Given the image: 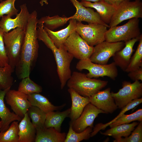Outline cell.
<instances>
[{
	"mask_svg": "<svg viewBox=\"0 0 142 142\" xmlns=\"http://www.w3.org/2000/svg\"><path fill=\"white\" fill-rule=\"evenodd\" d=\"M142 102L141 97L134 99L121 109L122 110L120 113L112 120L105 124L100 123L97 124L93 129V131L91 133V137H92L96 135L100 130L104 129L107 126H109L110 124L119 118L125 113L128 111L133 109Z\"/></svg>",
	"mask_w": 142,
	"mask_h": 142,
	"instance_id": "cell-28",
	"label": "cell"
},
{
	"mask_svg": "<svg viewBox=\"0 0 142 142\" xmlns=\"http://www.w3.org/2000/svg\"><path fill=\"white\" fill-rule=\"evenodd\" d=\"M89 98L90 103L106 114H111L118 108L111 95L109 88L99 91Z\"/></svg>",
	"mask_w": 142,
	"mask_h": 142,
	"instance_id": "cell-15",
	"label": "cell"
},
{
	"mask_svg": "<svg viewBox=\"0 0 142 142\" xmlns=\"http://www.w3.org/2000/svg\"><path fill=\"white\" fill-rule=\"evenodd\" d=\"M134 18H142V2L125 1L117 7L109 25L110 28L116 26L124 21Z\"/></svg>",
	"mask_w": 142,
	"mask_h": 142,
	"instance_id": "cell-6",
	"label": "cell"
},
{
	"mask_svg": "<svg viewBox=\"0 0 142 142\" xmlns=\"http://www.w3.org/2000/svg\"><path fill=\"white\" fill-rule=\"evenodd\" d=\"M139 19H129L124 24L110 27L105 35V41L109 42H125L139 37L141 34L139 26Z\"/></svg>",
	"mask_w": 142,
	"mask_h": 142,
	"instance_id": "cell-4",
	"label": "cell"
},
{
	"mask_svg": "<svg viewBox=\"0 0 142 142\" xmlns=\"http://www.w3.org/2000/svg\"><path fill=\"white\" fill-rule=\"evenodd\" d=\"M5 98L14 113L22 118L32 106L28 100V95L18 90L10 89L6 93Z\"/></svg>",
	"mask_w": 142,
	"mask_h": 142,
	"instance_id": "cell-12",
	"label": "cell"
},
{
	"mask_svg": "<svg viewBox=\"0 0 142 142\" xmlns=\"http://www.w3.org/2000/svg\"><path fill=\"white\" fill-rule=\"evenodd\" d=\"M108 3L117 7L122 2L127 0H105Z\"/></svg>",
	"mask_w": 142,
	"mask_h": 142,
	"instance_id": "cell-40",
	"label": "cell"
},
{
	"mask_svg": "<svg viewBox=\"0 0 142 142\" xmlns=\"http://www.w3.org/2000/svg\"><path fill=\"white\" fill-rule=\"evenodd\" d=\"M139 43L135 52L131 57L125 72L128 73L142 67V35L140 36Z\"/></svg>",
	"mask_w": 142,
	"mask_h": 142,
	"instance_id": "cell-32",
	"label": "cell"
},
{
	"mask_svg": "<svg viewBox=\"0 0 142 142\" xmlns=\"http://www.w3.org/2000/svg\"><path fill=\"white\" fill-rule=\"evenodd\" d=\"M107 27L99 23L84 24L77 22L75 31L89 45L94 46L105 41Z\"/></svg>",
	"mask_w": 142,
	"mask_h": 142,
	"instance_id": "cell-8",
	"label": "cell"
},
{
	"mask_svg": "<svg viewBox=\"0 0 142 142\" xmlns=\"http://www.w3.org/2000/svg\"><path fill=\"white\" fill-rule=\"evenodd\" d=\"M125 46L123 41L109 42L105 41L95 45L89 58L92 62L101 65L107 64L109 59Z\"/></svg>",
	"mask_w": 142,
	"mask_h": 142,
	"instance_id": "cell-11",
	"label": "cell"
},
{
	"mask_svg": "<svg viewBox=\"0 0 142 142\" xmlns=\"http://www.w3.org/2000/svg\"><path fill=\"white\" fill-rule=\"evenodd\" d=\"M0 1H2V0H0Z\"/></svg>",
	"mask_w": 142,
	"mask_h": 142,
	"instance_id": "cell-45",
	"label": "cell"
},
{
	"mask_svg": "<svg viewBox=\"0 0 142 142\" xmlns=\"http://www.w3.org/2000/svg\"><path fill=\"white\" fill-rule=\"evenodd\" d=\"M80 2L85 7L93 8L96 9L102 21L108 24L110 23L117 8L105 0L93 3L85 1H81Z\"/></svg>",
	"mask_w": 142,
	"mask_h": 142,
	"instance_id": "cell-18",
	"label": "cell"
},
{
	"mask_svg": "<svg viewBox=\"0 0 142 142\" xmlns=\"http://www.w3.org/2000/svg\"><path fill=\"white\" fill-rule=\"evenodd\" d=\"M100 113L106 114L90 103L85 106L79 117L70 124L75 132H81L88 127L93 128L94 121Z\"/></svg>",
	"mask_w": 142,
	"mask_h": 142,
	"instance_id": "cell-13",
	"label": "cell"
},
{
	"mask_svg": "<svg viewBox=\"0 0 142 142\" xmlns=\"http://www.w3.org/2000/svg\"><path fill=\"white\" fill-rule=\"evenodd\" d=\"M27 113L36 129L45 126L47 113L38 108L33 106L29 108Z\"/></svg>",
	"mask_w": 142,
	"mask_h": 142,
	"instance_id": "cell-29",
	"label": "cell"
},
{
	"mask_svg": "<svg viewBox=\"0 0 142 142\" xmlns=\"http://www.w3.org/2000/svg\"><path fill=\"white\" fill-rule=\"evenodd\" d=\"M68 87L80 95L89 97L100 91L108 81L88 77L84 73L74 72L67 82Z\"/></svg>",
	"mask_w": 142,
	"mask_h": 142,
	"instance_id": "cell-3",
	"label": "cell"
},
{
	"mask_svg": "<svg viewBox=\"0 0 142 142\" xmlns=\"http://www.w3.org/2000/svg\"><path fill=\"white\" fill-rule=\"evenodd\" d=\"M63 45L69 53L79 60L89 59L94 47L89 45L75 31L68 37Z\"/></svg>",
	"mask_w": 142,
	"mask_h": 142,
	"instance_id": "cell-10",
	"label": "cell"
},
{
	"mask_svg": "<svg viewBox=\"0 0 142 142\" xmlns=\"http://www.w3.org/2000/svg\"><path fill=\"white\" fill-rule=\"evenodd\" d=\"M81 1H85L89 2H95L103 0H81Z\"/></svg>",
	"mask_w": 142,
	"mask_h": 142,
	"instance_id": "cell-42",
	"label": "cell"
},
{
	"mask_svg": "<svg viewBox=\"0 0 142 142\" xmlns=\"http://www.w3.org/2000/svg\"><path fill=\"white\" fill-rule=\"evenodd\" d=\"M70 1L76 9L75 13L71 16V19L79 22L85 21L88 23L101 24L110 28L109 25L102 21L98 13L93 9L85 7L77 0Z\"/></svg>",
	"mask_w": 142,
	"mask_h": 142,
	"instance_id": "cell-16",
	"label": "cell"
},
{
	"mask_svg": "<svg viewBox=\"0 0 142 142\" xmlns=\"http://www.w3.org/2000/svg\"><path fill=\"white\" fill-rule=\"evenodd\" d=\"M19 124L18 121H13L9 128L0 133V142H18Z\"/></svg>",
	"mask_w": 142,
	"mask_h": 142,
	"instance_id": "cell-30",
	"label": "cell"
},
{
	"mask_svg": "<svg viewBox=\"0 0 142 142\" xmlns=\"http://www.w3.org/2000/svg\"><path fill=\"white\" fill-rule=\"evenodd\" d=\"M10 88L3 90L0 88V118L2 122L0 132L6 130L13 121L16 120L20 121L22 119L14 113L11 112L4 103V98L6 94Z\"/></svg>",
	"mask_w": 142,
	"mask_h": 142,
	"instance_id": "cell-19",
	"label": "cell"
},
{
	"mask_svg": "<svg viewBox=\"0 0 142 142\" xmlns=\"http://www.w3.org/2000/svg\"><path fill=\"white\" fill-rule=\"evenodd\" d=\"M66 28L57 31H53L44 27L48 36L54 44L58 48L63 45L70 35L75 31L77 21L71 19Z\"/></svg>",
	"mask_w": 142,
	"mask_h": 142,
	"instance_id": "cell-21",
	"label": "cell"
},
{
	"mask_svg": "<svg viewBox=\"0 0 142 142\" xmlns=\"http://www.w3.org/2000/svg\"><path fill=\"white\" fill-rule=\"evenodd\" d=\"M70 110V108H69L62 112L53 111L47 113L45 127L53 128L60 132L62 123L66 118L69 116Z\"/></svg>",
	"mask_w": 142,
	"mask_h": 142,
	"instance_id": "cell-26",
	"label": "cell"
},
{
	"mask_svg": "<svg viewBox=\"0 0 142 142\" xmlns=\"http://www.w3.org/2000/svg\"><path fill=\"white\" fill-rule=\"evenodd\" d=\"M140 36L125 42L124 47L116 52L113 56L114 62L116 65L124 71H125L129 64L134 51V46L138 41Z\"/></svg>",
	"mask_w": 142,
	"mask_h": 142,
	"instance_id": "cell-17",
	"label": "cell"
},
{
	"mask_svg": "<svg viewBox=\"0 0 142 142\" xmlns=\"http://www.w3.org/2000/svg\"><path fill=\"white\" fill-rule=\"evenodd\" d=\"M13 69L9 64L4 67H0V88L5 90L11 88L13 82L12 74Z\"/></svg>",
	"mask_w": 142,
	"mask_h": 142,
	"instance_id": "cell-34",
	"label": "cell"
},
{
	"mask_svg": "<svg viewBox=\"0 0 142 142\" xmlns=\"http://www.w3.org/2000/svg\"><path fill=\"white\" fill-rule=\"evenodd\" d=\"M71 98L72 106L69 115L72 123L80 116L85 106L90 103L89 98L81 96L73 89H68Z\"/></svg>",
	"mask_w": 142,
	"mask_h": 142,
	"instance_id": "cell-20",
	"label": "cell"
},
{
	"mask_svg": "<svg viewBox=\"0 0 142 142\" xmlns=\"http://www.w3.org/2000/svg\"><path fill=\"white\" fill-rule=\"evenodd\" d=\"M76 68L79 70H88L86 74L90 78L107 76L114 80L118 75V71L114 62L109 64L101 65L92 62L89 59L80 60L77 63Z\"/></svg>",
	"mask_w": 142,
	"mask_h": 142,
	"instance_id": "cell-9",
	"label": "cell"
},
{
	"mask_svg": "<svg viewBox=\"0 0 142 142\" xmlns=\"http://www.w3.org/2000/svg\"><path fill=\"white\" fill-rule=\"evenodd\" d=\"M2 126V121L1 120L0 121V129L1 128Z\"/></svg>",
	"mask_w": 142,
	"mask_h": 142,
	"instance_id": "cell-43",
	"label": "cell"
},
{
	"mask_svg": "<svg viewBox=\"0 0 142 142\" xmlns=\"http://www.w3.org/2000/svg\"><path fill=\"white\" fill-rule=\"evenodd\" d=\"M18 142H34L36 130L27 113L19 124Z\"/></svg>",
	"mask_w": 142,
	"mask_h": 142,
	"instance_id": "cell-22",
	"label": "cell"
},
{
	"mask_svg": "<svg viewBox=\"0 0 142 142\" xmlns=\"http://www.w3.org/2000/svg\"><path fill=\"white\" fill-rule=\"evenodd\" d=\"M142 121V109H138L135 112L128 115L123 114L109 125L110 128L121 124H128L131 122Z\"/></svg>",
	"mask_w": 142,
	"mask_h": 142,
	"instance_id": "cell-35",
	"label": "cell"
},
{
	"mask_svg": "<svg viewBox=\"0 0 142 142\" xmlns=\"http://www.w3.org/2000/svg\"><path fill=\"white\" fill-rule=\"evenodd\" d=\"M28 99L32 106H36L47 113L59 110L65 104L55 106L52 104L45 97L39 93H34L28 95Z\"/></svg>",
	"mask_w": 142,
	"mask_h": 142,
	"instance_id": "cell-24",
	"label": "cell"
},
{
	"mask_svg": "<svg viewBox=\"0 0 142 142\" xmlns=\"http://www.w3.org/2000/svg\"><path fill=\"white\" fill-rule=\"evenodd\" d=\"M4 32L0 28V67L8 65L9 60L6 54L3 38Z\"/></svg>",
	"mask_w": 142,
	"mask_h": 142,
	"instance_id": "cell-38",
	"label": "cell"
},
{
	"mask_svg": "<svg viewBox=\"0 0 142 142\" xmlns=\"http://www.w3.org/2000/svg\"><path fill=\"white\" fill-rule=\"evenodd\" d=\"M37 17L36 11L30 14L24 30V40L19 59L15 68L17 75L21 79L29 77L37 58L39 47L37 40Z\"/></svg>",
	"mask_w": 142,
	"mask_h": 142,
	"instance_id": "cell-1",
	"label": "cell"
},
{
	"mask_svg": "<svg viewBox=\"0 0 142 142\" xmlns=\"http://www.w3.org/2000/svg\"><path fill=\"white\" fill-rule=\"evenodd\" d=\"M20 12L14 19L9 16L4 15L0 21V28L4 32L8 33L11 29L19 28L24 30L27 26L30 13L26 4L20 6Z\"/></svg>",
	"mask_w": 142,
	"mask_h": 142,
	"instance_id": "cell-14",
	"label": "cell"
},
{
	"mask_svg": "<svg viewBox=\"0 0 142 142\" xmlns=\"http://www.w3.org/2000/svg\"><path fill=\"white\" fill-rule=\"evenodd\" d=\"M139 123L134 122L131 124H121L111 128L104 132H100L103 135L111 136L114 140H116L122 137H126L129 136Z\"/></svg>",
	"mask_w": 142,
	"mask_h": 142,
	"instance_id": "cell-25",
	"label": "cell"
},
{
	"mask_svg": "<svg viewBox=\"0 0 142 142\" xmlns=\"http://www.w3.org/2000/svg\"><path fill=\"white\" fill-rule=\"evenodd\" d=\"M44 27L43 23L38 24L37 27L38 39L42 41L53 54L57 65L60 87L62 89L71 76L70 64L74 57L67 51L63 44L59 48L56 47L48 36Z\"/></svg>",
	"mask_w": 142,
	"mask_h": 142,
	"instance_id": "cell-2",
	"label": "cell"
},
{
	"mask_svg": "<svg viewBox=\"0 0 142 142\" xmlns=\"http://www.w3.org/2000/svg\"><path fill=\"white\" fill-rule=\"evenodd\" d=\"M16 0H5L0 3V18L4 14L11 17L17 15L18 10L15 7V2Z\"/></svg>",
	"mask_w": 142,
	"mask_h": 142,
	"instance_id": "cell-36",
	"label": "cell"
},
{
	"mask_svg": "<svg viewBox=\"0 0 142 142\" xmlns=\"http://www.w3.org/2000/svg\"><path fill=\"white\" fill-rule=\"evenodd\" d=\"M93 128L88 127L80 133L75 132L70 124L69 130L66 136L64 142H79L83 140L89 139L90 137Z\"/></svg>",
	"mask_w": 142,
	"mask_h": 142,
	"instance_id": "cell-31",
	"label": "cell"
},
{
	"mask_svg": "<svg viewBox=\"0 0 142 142\" xmlns=\"http://www.w3.org/2000/svg\"><path fill=\"white\" fill-rule=\"evenodd\" d=\"M71 19V16L69 17H60L58 15L50 17L45 16L38 20V24L43 23L44 27L52 31L62 26Z\"/></svg>",
	"mask_w": 142,
	"mask_h": 142,
	"instance_id": "cell-27",
	"label": "cell"
},
{
	"mask_svg": "<svg viewBox=\"0 0 142 142\" xmlns=\"http://www.w3.org/2000/svg\"><path fill=\"white\" fill-rule=\"evenodd\" d=\"M18 88L19 91L26 94L34 93H39L42 90V87L29 78L27 77L22 79Z\"/></svg>",
	"mask_w": 142,
	"mask_h": 142,
	"instance_id": "cell-33",
	"label": "cell"
},
{
	"mask_svg": "<svg viewBox=\"0 0 142 142\" xmlns=\"http://www.w3.org/2000/svg\"><path fill=\"white\" fill-rule=\"evenodd\" d=\"M36 130L35 142H64L66 137L65 133L59 132L52 127L44 126Z\"/></svg>",
	"mask_w": 142,
	"mask_h": 142,
	"instance_id": "cell-23",
	"label": "cell"
},
{
	"mask_svg": "<svg viewBox=\"0 0 142 142\" xmlns=\"http://www.w3.org/2000/svg\"><path fill=\"white\" fill-rule=\"evenodd\" d=\"M141 0H135V1H141Z\"/></svg>",
	"mask_w": 142,
	"mask_h": 142,
	"instance_id": "cell-44",
	"label": "cell"
},
{
	"mask_svg": "<svg viewBox=\"0 0 142 142\" xmlns=\"http://www.w3.org/2000/svg\"><path fill=\"white\" fill-rule=\"evenodd\" d=\"M122 88L117 93L111 92L118 108L122 109L133 100L141 98L142 95V83L136 80L132 83L124 81Z\"/></svg>",
	"mask_w": 142,
	"mask_h": 142,
	"instance_id": "cell-7",
	"label": "cell"
},
{
	"mask_svg": "<svg viewBox=\"0 0 142 142\" xmlns=\"http://www.w3.org/2000/svg\"><path fill=\"white\" fill-rule=\"evenodd\" d=\"M136 128L131 134L124 138H121L114 142H142V121H140Z\"/></svg>",
	"mask_w": 142,
	"mask_h": 142,
	"instance_id": "cell-37",
	"label": "cell"
},
{
	"mask_svg": "<svg viewBox=\"0 0 142 142\" xmlns=\"http://www.w3.org/2000/svg\"><path fill=\"white\" fill-rule=\"evenodd\" d=\"M44 3L46 4H48V0H40L39 2L41 6H42L44 5Z\"/></svg>",
	"mask_w": 142,
	"mask_h": 142,
	"instance_id": "cell-41",
	"label": "cell"
},
{
	"mask_svg": "<svg viewBox=\"0 0 142 142\" xmlns=\"http://www.w3.org/2000/svg\"><path fill=\"white\" fill-rule=\"evenodd\" d=\"M128 76L133 80L142 81V67L128 72Z\"/></svg>",
	"mask_w": 142,
	"mask_h": 142,
	"instance_id": "cell-39",
	"label": "cell"
},
{
	"mask_svg": "<svg viewBox=\"0 0 142 142\" xmlns=\"http://www.w3.org/2000/svg\"><path fill=\"white\" fill-rule=\"evenodd\" d=\"M24 36V31L17 28L8 33L4 32L3 38L9 64L13 69L18 62Z\"/></svg>",
	"mask_w": 142,
	"mask_h": 142,
	"instance_id": "cell-5",
	"label": "cell"
}]
</instances>
